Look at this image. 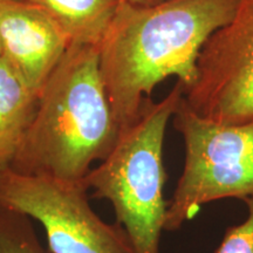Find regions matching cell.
Here are the masks:
<instances>
[{"instance_id":"cell-1","label":"cell","mask_w":253,"mask_h":253,"mask_svg":"<svg viewBox=\"0 0 253 253\" xmlns=\"http://www.w3.org/2000/svg\"><path fill=\"white\" fill-rule=\"evenodd\" d=\"M238 0H167L151 7L121 2L99 46L100 72L120 130L140 118L155 87L176 77L184 93L197 79L202 49L232 19Z\"/></svg>"},{"instance_id":"cell-2","label":"cell","mask_w":253,"mask_h":253,"mask_svg":"<svg viewBox=\"0 0 253 253\" xmlns=\"http://www.w3.org/2000/svg\"><path fill=\"white\" fill-rule=\"evenodd\" d=\"M120 134L100 72L99 46L72 45L41 91L9 169L81 181L93 162L112 153Z\"/></svg>"},{"instance_id":"cell-3","label":"cell","mask_w":253,"mask_h":253,"mask_svg":"<svg viewBox=\"0 0 253 253\" xmlns=\"http://www.w3.org/2000/svg\"><path fill=\"white\" fill-rule=\"evenodd\" d=\"M183 95L184 87L177 81L162 101H145L140 118L121 131L112 153L81 179L94 190L91 197L112 203L116 223L126 230L136 253H161L168 209L163 144Z\"/></svg>"},{"instance_id":"cell-4","label":"cell","mask_w":253,"mask_h":253,"mask_svg":"<svg viewBox=\"0 0 253 253\" xmlns=\"http://www.w3.org/2000/svg\"><path fill=\"white\" fill-rule=\"evenodd\" d=\"M172 123L183 137L185 158L168 201L164 230H179L204 204L253 197V121L214 122L196 113L183 95Z\"/></svg>"},{"instance_id":"cell-5","label":"cell","mask_w":253,"mask_h":253,"mask_svg":"<svg viewBox=\"0 0 253 253\" xmlns=\"http://www.w3.org/2000/svg\"><path fill=\"white\" fill-rule=\"evenodd\" d=\"M82 181L0 171V204L39 221L52 253H136L120 224H108L89 204Z\"/></svg>"},{"instance_id":"cell-6","label":"cell","mask_w":253,"mask_h":253,"mask_svg":"<svg viewBox=\"0 0 253 253\" xmlns=\"http://www.w3.org/2000/svg\"><path fill=\"white\" fill-rule=\"evenodd\" d=\"M184 99L214 122L253 121V0H238L232 19L209 38Z\"/></svg>"},{"instance_id":"cell-7","label":"cell","mask_w":253,"mask_h":253,"mask_svg":"<svg viewBox=\"0 0 253 253\" xmlns=\"http://www.w3.org/2000/svg\"><path fill=\"white\" fill-rule=\"evenodd\" d=\"M71 46L40 6L30 0H0V56L34 93L41 95Z\"/></svg>"},{"instance_id":"cell-8","label":"cell","mask_w":253,"mask_h":253,"mask_svg":"<svg viewBox=\"0 0 253 253\" xmlns=\"http://www.w3.org/2000/svg\"><path fill=\"white\" fill-rule=\"evenodd\" d=\"M40 95L0 56V171L8 169L33 122Z\"/></svg>"},{"instance_id":"cell-9","label":"cell","mask_w":253,"mask_h":253,"mask_svg":"<svg viewBox=\"0 0 253 253\" xmlns=\"http://www.w3.org/2000/svg\"><path fill=\"white\" fill-rule=\"evenodd\" d=\"M45 9L72 45L100 46L122 0H30Z\"/></svg>"},{"instance_id":"cell-10","label":"cell","mask_w":253,"mask_h":253,"mask_svg":"<svg viewBox=\"0 0 253 253\" xmlns=\"http://www.w3.org/2000/svg\"><path fill=\"white\" fill-rule=\"evenodd\" d=\"M0 253H52L38 238L31 218L0 204Z\"/></svg>"},{"instance_id":"cell-11","label":"cell","mask_w":253,"mask_h":253,"mask_svg":"<svg viewBox=\"0 0 253 253\" xmlns=\"http://www.w3.org/2000/svg\"><path fill=\"white\" fill-rule=\"evenodd\" d=\"M248 217L238 225L227 227L214 253H253V197L245 199Z\"/></svg>"},{"instance_id":"cell-12","label":"cell","mask_w":253,"mask_h":253,"mask_svg":"<svg viewBox=\"0 0 253 253\" xmlns=\"http://www.w3.org/2000/svg\"><path fill=\"white\" fill-rule=\"evenodd\" d=\"M123 2L132 5V6H140V7H151V6H156L167 1V0H122Z\"/></svg>"}]
</instances>
